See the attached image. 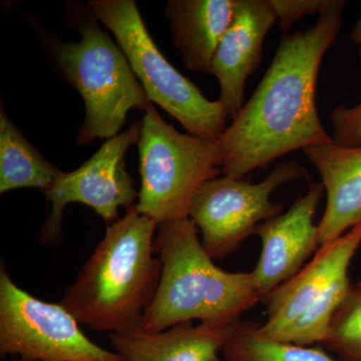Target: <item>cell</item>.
Listing matches in <instances>:
<instances>
[{"label": "cell", "instance_id": "cell-1", "mask_svg": "<svg viewBox=\"0 0 361 361\" xmlns=\"http://www.w3.org/2000/svg\"><path fill=\"white\" fill-rule=\"evenodd\" d=\"M345 4L334 0L314 25L280 40L257 89L218 142L223 176L243 179L291 152L332 142L318 115L316 87Z\"/></svg>", "mask_w": 361, "mask_h": 361}, {"label": "cell", "instance_id": "cell-2", "mask_svg": "<svg viewBox=\"0 0 361 361\" xmlns=\"http://www.w3.org/2000/svg\"><path fill=\"white\" fill-rule=\"evenodd\" d=\"M158 223L135 206L106 228L90 258L66 287L61 303L80 324L126 334L142 330V317L160 283L155 257Z\"/></svg>", "mask_w": 361, "mask_h": 361}, {"label": "cell", "instance_id": "cell-3", "mask_svg": "<svg viewBox=\"0 0 361 361\" xmlns=\"http://www.w3.org/2000/svg\"><path fill=\"white\" fill-rule=\"evenodd\" d=\"M154 251L161 262V275L142 317L144 331H161L194 320L235 324L261 300L251 272L218 267L189 218L158 225Z\"/></svg>", "mask_w": 361, "mask_h": 361}, {"label": "cell", "instance_id": "cell-4", "mask_svg": "<svg viewBox=\"0 0 361 361\" xmlns=\"http://www.w3.org/2000/svg\"><path fill=\"white\" fill-rule=\"evenodd\" d=\"M77 25L80 42L56 40L51 49L54 65L84 101L85 121L77 141L89 145L116 137L128 113L134 109L145 111L151 102L120 45L101 30L87 9Z\"/></svg>", "mask_w": 361, "mask_h": 361}, {"label": "cell", "instance_id": "cell-5", "mask_svg": "<svg viewBox=\"0 0 361 361\" xmlns=\"http://www.w3.org/2000/svg\"><path fill=\"white\" fill-rule=\"evenodd\" d=\"M115 35L149 101L161 106L188 134L218 142L227 120L219 101L207 99L158 49L134 0H89L85 4Z\"/></svg>", "mask_w": 361, "mask_h": 361}, {"label": "cell", "instance_id": "cell-6", "mask_svg": "<svg viewBox=\"0 0 361 361\" xmlns=\"http://www.w3.org/2000/svg\"><path fill=\"white\" fill-rule=\"evenodd\" d=\"M141 190L135 207L158 223L189 218L194 197L222 174L218 142L183 134L149 104L137 142Z\"/></svg>", "mask_w": 361, "mask_h": 361}, {"label": "cell", "instance_id": "cell-7", "mask_svg": "<svg viewBox=\"0 0 361 361\" xmlns=\"http://www.w3.org/2000/svg\"><path fill=\"white\" fill-rule=\"evenodd\" d=\"M360 246L361 223L320 246L305 267L262 299L261 334L295 345L324 343L332 318L353 289L348 270Z\"/></svg>", "mask_w": 361, "mask_h": 361}, {"label": "cell", "instance_id": "cell-8", "mask_svg": "<svg viewBox=\"0 0 361 361\" xmlns=\"http://www.w3.org/2000/svg\"><path fill=\"white\" fill-rule=\"evenodd\" d=\"M297 160L277 164L267 177L253 183L226 177L208 180L194 197L189 219L200 230L202 245L214 260L234 253L259 226L282 212V203L271 201L283 185L310 180Z\"/></svg>", "mask_w": 361, "mask_h": 361}, {"label": "cell", "instance_id": "cell-9", "mask_svg": "<svg viewBox=\"0 0 361 361\" xmlns=\"http://www.w3.org/2000/svg\"><path fill=\"white\" fill-rule=\"evenodd\" d=\"M0 353L30 361H125L87 338L61 303L32 296L0 267Z\"/></svg>", "mask_w": 361, "mask_h": 361}, {"label": "cell", "instance_id": "cell-10", "mask_svg": "<svg viewBox=\"0 0 361 361\" xmlns=\"http://www.w3.org/2000/svg\"><path fill=\"white\" fill-rule=\"evenodd\" d=\"M141 129L142 120L137 121L125 132L106 140L77 170L59 173L44 192L51 211L40 232L42 244L54 245L63 238V211L71 203L90 207L108 226L120 219L121 208L135 205L139 192L126 169V154L139 142Z\"/></svg>", "mask_w": 361, "mask_h": 361}, {"label": "cell", "instance_id": "cell-11", "mask_svg": "<svg viewBox=\"0 0 361 361\" xmlns=\"http://www.w3.org/2000/svg\"><path fill=\"white\" fill-rule=\"evenodd\" d=\"M324 192L322 183H312L286 213L259 226L256 235L262 247L251 274L261 300L302 269L304 262L320 247L314 216Z\"/></svg>", "mask_w": 361, "mask_h": 361}, {"label": "cell", "instance_id": "cell-12", "mask_svg": "<svg viewBox=\"0 0 361 361\" xmlns=\"http://www.w3.org/2000/svg\"><path fill=\"white\" fill-rule=\"evenodd\" d=\"M270 0H238L231 25L214 56L210 75L219 82V103L233 120L245 104L247 80L263 59L268 32L276 23Z\"/></svg>", "mask_w": 361, "mask_h": 361}, {"label": "cell", "instance_id": "cell-13", "mask_svg": "<svg viewBox=\"0 0 361 361\" xmlns=\"http://www.w3.org/2000/svg\"><path fill=\"white\" fill-rule=\"evenodd\" d=\"M319 173L326 207L318 223L319 245L338 239L361 223V148L330 144L303 149Z\"/></svg>", "mask_w": 361, "mask_h": 361}, {"label": "cell", "instance_id": "cell-14", "mask_svg": "<svg viewBox=\"0 0 361 361\" xmlns=\"http://www.w3.org/2000/svg\"><path fill=\"white\" fill-rule=\"evenodd\" d=\"M235 324L188 322L161 331L111 334L109 338L125 361H222L220 353Z\"/></svg>", "mask_w": 361, "mask_h": 361}, {"label": "cell", "instance_id": "cell-15", "mask_svg": "<svg viewBox=\"0 0 361 361\" xmlns=\"http://www.w3.org/2000/svg\"><path fill=\"white\" fill-rule=\"evenodd\" d=\"M238 0H169L165 14L184 66L211 73L214 56L231 25Z\"/></svg>", "mask_w": 361, "mask_h": 361}, {"label": "cell", "instance_id": "cell-16", "mask_svg": "<svg viewBox=\"0 0 361 361\" xmlns=\"http://www.w3.org/2000/svg\"><path fill=\"white\" fill-rule=\"evenodd\" d=\"M61 171L27 141L6 111H0V193L51 186Z\"/></svg>", "mask_w": 361, "mask_h": 361}, {"label": "cell", "instance_id": "cell-17", "mask_svg": "<svg viewBox=\"0 0 361 361\" xmlns=\"http://www.w3.org/2000/svg\"><path fill=\"white\" fill-rule=\"evenodd\" d=\"M225 361H341L322 348L273 341L254 322H238L222 351Z\"/></svg>", "mask_w": 361, "mask_h": 361}, {"label": "cell", "instance_id": "cell-18", "mask_svg": "<svg viewBox=\"0 0 361 361\" xmlns=\"http://www.w3.org/2000/svg\"><path fill=\"white\" fill-rule=\"evenodd\" d=\"M325 346L341 361H361V288L353 285L336 310Z\"/></svg>", "mask_w": 361, "mask_h": 361}, {"label": "cell", "instance_id": "cell-19", "mask_svg": "<svg viewBox=\"0 0 361 361\" xmlns=\"http://www.w3.org/2000/svg\"><path fill=\"white\" fill-rule=\"evenodd\" d=\"M361 66V49H360ZM332 142L343 148H361V103L337 106L329 115Z\"/></svg>", "mask_w": 361, "mask_h": 361}, {"label": "cell", "instance_id": "cell-20", "mask_svg": "<svg viewBox=\"0 0 361 361\" xmlns=\"http://www.w3.org/2000/svg\"><path fill=\"white\" fill-rule=\"evenodd\" d=\"M334 0H270L279 27L288 32L307 14H322Z\"/></svg>", "mask_w": 361, "mask_h": 361}, {"label": "cell", "instance_id": "cell-21", "mask_svg": "<svg viewBox=\"0 0 361 361\" xmlns=\"http://www.w3.org/2000/svg\"><path fill=\"white\" fill-rule=\"evenodd\" d=\"M350 40L356 47H360L361 49V13L357 23L353 27V32L350 35Z\"/></svg>", "mask_w": 361, "mask_h": 361}, {"label": "cell", "instance_id": "cell-22", "mask_svg": "<svg viewBox=\"0 0 361 361\" xmlns=\"http://www.w3.org/2000/svg\"><path fill=\"white\" fill-rule=\"evenodd\" d=\"M355 285H356V286L360 287V288H361V278H360V281H358L357 283H356Z\"/></svg>", "mask_w": 361, "mask_h": 361}, {"label": "cell", "instance_id": "cell-23", "mask_svg": "<svg viewBox=\"0 0 361 361\" xmlns=\"http://www.w3.org/2000/svg\"><path fill=\"white\" fill-rule=\"evenodd\" d=\"M11 361H30V360H23V358H20V360H11Z\"/></svg>", "mask_w": 361, "mask_h": 361}]
</instances>
